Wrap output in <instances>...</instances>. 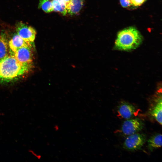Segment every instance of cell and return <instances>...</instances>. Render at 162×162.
I'll return each instance as SVG.
<instances>
[{"mask_svg":"<svg viewBox=\"0 0 162 162\" xmlns=\"http://www.w3.org/2000/svg\"><path fill=\"white\" fill-rule=\"evenodd\" d=\"M145 138L142 134H134L129 135L125 140L123 145L124 148L130 151L139 149L143 145Z\"/></svg>","mask_w":162,"mask_h":162,"instance_id":"cell-4","label":"cell"},{"mask_svg":"<svg viewBox=\"0 0 162 162\" xmlns=\"http://www.w3.org/2000/svg\"><path fill=\"white\" fill-rule=\"evenodd\" d=\"M134 106L128 103L123 102L118 107V112L120 116L125 119L130 118L135 112Z\"/></svg>","mask_w":162,"mask_h":162,"instance_id":"cell-8","label":"cell"},{"mask_svg":"<svg viewBox=\"0 0 162 162\" xmlns=\"http://www.w3.org/2000/svg\"><path fill=\"white\" fill-rule=\"evenodd\" d=\"M32 47H22L14 53V57L19 62L23 64L32 65Z\"/></svg>","mask_w":162,"mask_h":162,"instance_id":"cell-6","label":"cell"},{"mask_svg":"<svg viewBox=\"0 0 162 162\" xmlns=\"http://www.w3.org/2000/svg\"><path fill=\"white\" fill-rule=\"evenodd\" d=\"M8 44L10 49L14 53L22 47L32 46V44L25 41L17 34H16L9 41Z\"/></svg>","mask_w":162,"mask_h":162,"instance_id":"cell-7","label":"cell"},{"mask_svg":"<svg viewBox=\"0 0 162 162\" xmlns=\"http://www.w3.org/2000/svg\"><path fill=\"white\" fill-rule=\"evenodd\" d=\"M32 65L19 62L14 55H8L0 60V80H10L28 72Z\"/></svg>","mask_w":162,"mask_h":162,"instance_id":"cell-1","label":"cell"},{"mask_svg":"<svg viewBox=\"0 0 162 162\" xmlns=\"http://www.w3.org/2000/svg\"><path fill=\"white\" fill-rule=\"evenodd\" d=\"M39 8L47 13L53 11L52 0H39Z\"/></svg>","mask_w":162,"mask_h":162,"instance_id":"cell-14","label":"cell"},{"mask_svg":"<svg viewBox=\"0 0 162 162\" xmlns=\"http://www.w3.org/2000/svg\"><path fill=\"white\" fill-rule=\"evenodd\" d=\"M143 127V123L138 119L128 120L122 125V131L125 135L129 136L141 130Z\"/></svg>","mask_w":162,"mask_h":162,"instance_id":"cell-5","label":"cell"},{"mask_svg":"<svg viewBox=\"0 0 162 162\" xmlns=\"http://www.w3.org/2000/svg\"><path fill=\"white\" fill-rule=\"evenodd\" d=\"M132 6L137 7L142 5L146 0H129Z\"/></svg>","mask_w":162,"mask_h":162,"instance_id":"cell-15","label":"cell"},{"mask_svg":"<svg viewBox=\"0 0 162 162\" xmlns=\"http://www.w3.org/2000/svg\"><path fill=\"white\" fill-rule=\"evenodd\" d=\"M142 37L135 28H125L118 33L115 43V48L118 50L128 51L135 49L142 43Z\"/></svg>","mask_w":162,"mask_h":162,"instance_id":"cell-2","label":"cell"},{"mask_svg":"<svg viewBox=\"0 0 162 162\" xmlns=\"http://www.w3.org/2000/svg\"><path fill=\"white\" fill-rule=\"evenodd\" d=\"M155 104L150 109L151 115L160 124H162V101L161 96L156 99Z\"/></svg>","mask_w":162,"mask_h":162,"instance_id":"cell-9","label":"cell"},{"mask_svg":"<svg viewBox=\"0 0 162 162\" xmlns=\"http://www.w3.org/2000/svg\"><path fill=\"white\" fill-rule=\"evenodd\" d=\"M148 147L151 151L160 147L162 143L161 134H156L152 136L148 140Z\"/></svg>","mask_w":162,"mask_h":162,"instance_id":"cell-12","label":"cell"},{"mask_svg":"<svg viewBox=\"0 0 162 162\" xmlns=\"http://www.w3.org/2000/svg\"><path fill=\"white\" fill-rule=\"evenodd\" d=\"M120 2L121 5L124 8H128L132 6L129 0H120Z\"/></svg>","mask_w":162,"mask_h":162,"instance_id":"cell-16","label":"cell"},{"mask_svg":"<svg viewBox=\"0 0 162 162\" xmlns=\"http://www.w3.org/2000/svg\"><path fill=\"white\" fill-rule=\"evenodd\" d=\"M71 0H63V1L65 2L67 4L69 3Z\"/></svg>","mask_w":162,"mask_h":162,"instance_id":"cell-17","label":"cell"},{"mask_svg":"<svg viewBox=\"0 0 162 162\" xmlns=\"http://www.w3.org/2000/svg\"><path fill=\"white\" fill-rule=\"evenodd\" d=\"M8 47L6 34L2 32L0 34V60L8 55Z\"/></svg>","mask_w":162,"mask_h":162,"instance_id":"cell-11","label":"cell"},{"mask_svg":"<svg viewBox=\"0 0 162 162\" xmlns=\"http://www.w3.org/2000/svg\"><path fill=\"white\" fill-rule=\"evenodd\" d=\"M53 11L58 12L63 15L67 13V4L63 0H52Z\"/></svg>","mask_w":162,"mask_h":162,"instance_id":"cell-13","label":"cell"},{"mask_svg":"<svg viewBox=\"0 0 162 162\" xmlns=\"http://www.w3.org/2000/svg\"><path fill=\"white\" fill-rule=\"evenodd\" d=\"M16 34L24 41L32 44L35 39L36 32L32 27L20 22L16 26Z\"/></svg>","mask_w":162,"mask_h":162,"instance_id":"cell-3","label":"cell"},{"mask_svg":"<svg viewBox=\"0 0 162 162\" xmlns=\"http://www.w3.org/2000/svg\"><path fill=\"white\" fill-rule=\"evenodd\" d=\"M83 0H71L67 4V13L73 15L78 13L81 9Z\"/></svg>","mask_w":162,"mask_h":162,"instance_id":"cell-10","label":"cell"}]
</instances>
